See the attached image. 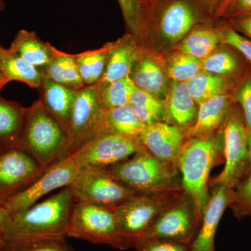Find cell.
<instances>
[{
  "label": "cell",
  "instance_id": "cell-1",
  "mask_svg": "<svg viewBox=\"0 0 251 251\" xmlns=\"http://www.w3.org/2000/svg\"><path fill=\"white\" fill-rule=\"evenodd\" d=\"M74 204V193L68 186L46 201L12 214L4 235V251H22L39 243L66 239Z\"/></svg>",
  "mask_w": 251,
  "mask_h": 251
},
{
  "label": "cell",
  "instance_id": "cell-2",
  "mask_svg": "<svg viewBox=\"0 0 251 251\" xmlns=\"http://www.w3.org/2000/svg\"><path fill=\"white\" fill-rule=\"evenodd\" d=\"M19 149L45 171L69 157L65 130L39 99L26 110Z\"/></svg>",
  "mask_w": 251,
  "mask_h": 251
},
{
  "label": "cell",
  "instance_id": "cell-3",
  "mask_svg": "<svg viewBox=\"0 0 251 251\" xmlns=\"http://www.w3.org/2000/svg\"><path fill=\"white\" fill-rule=\"evenodd\" d=\"M224 149V136L213 138L209 135L197 138L184 147L178 159L183 190L191 198L201 220L210 198L208 193L210 171L219 161Z\"/></svg>",
  "mask_w": 251,
  "mask_h": 251
},
{
  "label": "cell",
  "instance_id": "cell-4",
  "mask_svg": "<svg viewBox=\"0 0 251 251\" xmlns=\"http://www.w3.org/2000/svg\"><path fill=\"white\" fill-rule=\"evenodd\" d=\"M106 170L138 194L180 189L175 165L158 159L144 148Z\"/></svg>",
  "mask_w": 251,
  "mask_h": 251
},
{
  "label": "cell",
  "instance_id": "cell-5",
  "mask_svg": "<svg viewBox=\"0 0 251 251\" xmlns=\"http://www.w3.org/2000/svg\"><path fill=\"white\" fill-rule=\"evenodd\" d=\"M183 195L181 189L138 194L115 207L114 211L126 249H134L157 218Z\"/></svg>",
  "mask_w": 251,
  "mask_h": 251
},
{
  "label": "cell",
  "instance_id": "cell-6",
  "mask_svg": "<svg viewBox=\"0 0 251 251\" xmlns=\"http://www.w3.org/2000/svg\"><path fill=\"white\" fill-rule=\"evenodd\" d=\"M67 236L120 250L126 249L112 208L75 202L68 223Z\"/></svg>",
  "mask_w": 251,
  "mask_h": 251
},
{
  "label": "cell",
  "instance_id": "cell-7",
  "mask_svg": "<svg viewBox=\"0 0 251 251\" xmlns=\"http://www.w3.org/2000/svg\"><path fill=\"white\" fill-rule=\"evenodd\" d=\"M151 12L148 16L151 15L160 34L172 44L182 40L209 14L198 0H155L149 6Z\"/></svg>",
  "mask_w": 251,
  "mask_h": 251
},
{
  "label": "cell",
  "instance_id": "cell-8",
  "mask_svg": "<svg viewBox=\"0 0 251 251\" xmlns=\"http://www.w3.org/2000/svg\"><path fill=\"white\" fill-rule=\"evenodd\" d=\"M71 188L75 202L112 209L138 194L110 174L106 168L81 170Z\"/></svg>",
  "mask_w": 251,
  "mask_h": 251
},
{
  "label": "cell",
  "instance_id": "cell-9",
  "mask_svg": "<svg viewBox=\"0 0 251 251\" xmlns=\"http://www.w3.org/2000/svg\"><path fill=\"white\" fill-rule=\"evenodd\" d=\"M143 148L139 139L103 133L82 145L69 157L81 170L102 169L129 158Z\"/></svg>",
  "mask_w": 251,
  "mask_h": 251
},
{
  "label": "cell",
  "instance_id": "cell-10",
  "mask_svg": "<svg viewBox=\"0 0 251 251\" xmlns=\"http://www.w3.org/2000/svg\"><path fill=\"white\" fill-rule=\"evenodd\" d=\"M184 194L157 218L138 243L145 239H163L191 245L202 220L191 198Z\"/></svg>",
  "mask_w": 251,
  "mask_h": 251
},
{
  "label": "cell",
  "instance_id": "cell-11",
  "mask_svg": "<svg viewBox=\"0 0 251 251\" xmlns=\"http://www.w3.org/2000/svg\"><path fill=\"white\" fill-rule=\"evenodd\" d=\"M105 112L99 103L95 85L77 90L67 130L69 157L87 141L103 133Z\"/></svg>",
  "mask_w": 251,
  "mask_h": 251
},
{
  "label": "cell",
  "instance_id": "cell-12",
  "mask_svg": "<svg viewBox=\"0 0 251 251\" xmlns=\"http://www.w3.org/2000/svg\"><path fill=\"white\" fill-rule=\"evenodd\" d=\"M249 131L245 122L236 114L229 115L225 124L224 140L225 166L211 185H226L234 188L250 170Z\"/></svg>",
  "mask_w": 251,
  "mask_h": 251
},
{
  "label": "cell",
  "instance_id": "cell-13",
  "mask_svg": "<svg viewBox=\"0 0 251 251\" xmlns=\"http://www.w3.org/2000/svg\"><path fill=\"white\" fill-rule=\"evenodd\" d=\"M25 151L11 148L0 153V205L22 193L45 173Z\"/></svg>",
  "mask_w": 251,
  "mask_h": 251
},
{
  "label": "cell",
  "instance_id": "cell-14",
  "mask_svg": "<svg viewBox=\"0 0 251 251\" xmlns=\"http://www.w3.org/2000/svg\"><path fill=\"white\" fill-rule=\"evenodd\" d=\"M80 172L74 160L68 157L50 168L27 189L10 200L4 206L11 215L25 210L54 190L72 186Z\"/></svg>",
  "mask_w": 251,
  "mask_h": 251
},
{
  "label": "cell",
  "instance_id": "cell-15",
  "mask_svg": "<svg viewBox=\"0 0 251 251\" xmlns=\"http://www.w3.org/2000/svg\"><path fill=\"white\" fill-rule=\"evenodd\" d=\"M142 146L161 161L177 164L184 148V137L174 126L156 122L145 126L139 137Z\"/></svg>",
  "mask_w": 251,
  "mask_h": 251
},
{
  "label": "cell",
  "instance_id": "cell-16",
  "mask_svg": "<svg viewBox=\"0 0 251 251\" xmlns=\"http://www.w3.org/2000/svg\"><path fill=\"white\" fill-rule=\"evenodd\" d=\"M233 188L220 184L214 186L212 196L203 213L201 227L191 245V251H216L215 236L221 217L232 201Z\"/></svg>",
  "mask_w": 251,
  "mask_h": 251
},
{
  "label": "cell",
  "instance_id": "cell-17",
  "mask_svg": "<svg viewBox=\"0 0 251 251\" xmlns=\"http://www.w3.org/2000/svg\"><path fill=\"white\" fill-rule=\"evenodd\" d=\"M143 55L133 35L112 42L105 72L99 85H105L130 75L135 63Z\"/></svg>",
  "mask_w": 251,
  "mask_h": 251
},
{
  "label": "cell",
  "instance_id": "cell-18",
  "mask_svg": "<svg viewBox=\"0 0 251 251\" xmlns=\"http://www.w3.org/2000/svg\"><path fill=\"white\" fill-rule=\"evenodd\" d=\"M38 90L40 94L39 99L44 108L59 122L67 133L77 90L54 82L44 76Z\"/></svg>",
  "mask_w": 251,
  "mask_h": 251
},
{
  "label": "cell",
  "instance_id": "cell-19",
  "mask_svg": "<svg viewBox=\"0 0 251 251\" xmlns=\"http://www.w3.org/2000/svg\"><path fill=\"white\" fill-rule=\"evenodd\" d=\"M55 49L49 43L43 41L34 31L21 29L8 49L42 72L53 57Z\"/></svg>",
  "mask_w": 251,
  "mask_h": 251
},
{
  "label": "cell",
  "instance_id": "cell-20",
  "mask_svg": "<svg viewBox=\"0 0 251 251\" xmlns=\"http://www.w3.org/2000/svg\"><path fill=\"white\" fill-rule=\"evenodd\" d=\"M26 110L21 104L0 96V149L19 148Z\"/></svg>",
  "mask_w": 251,
  "mask_h": 251
},
{
  "label": "cell",
  "instance_id": "cell-21",
  "mask_svg": "<svg viewBox=\"0 0 251 251\" xmlns=\"http://www.w3.org/2000/svg\"><path fill=\"white\" fill-rule=\"evenodd\" d=\"M229 104V97L224 94L216 96L200 105L196 123L188 135L196 138H204L217 128L226 117Z\"/></svg>",
  "mask_w": 251,
  "mask_h": 251
},
{
  "label": "cell",
  "instance_id": "cell-22",
  "mask_svg": "<svg viewBox=\"0 0 251 251\" xmlns=\"http://www.w3.org/2000/svg\"><path fill=\"white\" fill-rule=\"evenodd\" d=\"M130 76L137 88L158 99L166 95L168 90L166 74L151 57H144L143 54L133 66Z\"/></svg>",
  "mask_w": 251,
  "mask_h": 251
},
{
  "label": "cell",
  "instance_id": "cell-23",
  "mask_svg": "<svg viewBox=\"0 0 251 251\" xmlns=\"http://www.w3.org/2000/svg\"><path fill=\"white\" fill-rule=\"evenodd\" d=\"M43 76L74 90L85 87L74 54L55 49L53 57L42 71Z\"/></svg>",
  "mask_w": 251,
  "mask_h": 251
},
{
  "label": "cell",
  "instance_id": "cell-24",
  "mask_svg": "<svg viewBox=\"0 0 251 251\" xmlns=\"http://www.w3.org/2000/svg\"><path fill=\"white\" fill-rule=\"evenodd\" d=\"M0 70L9 81H19L31 88L41 87L43 74L30 63L4 49L0 55Z\"/></svg>",
  "mask_w": 251,
  "mask_h": 251
},
{
  "label": "cell",
  "instance_id": "cell-25",
  "mask_svg": "<svg viewBox=\"0 0 251 251\" xmlns=\"http://www.w3.org/2000/svg\"><path fill=\"white\" fill-rule=\"evenodd\" d=\"M145 125L129 105L105 110L103 133H112L139 139Z\"/></svg>",
  "mask_w": 251,
  "mask_h": 251
},
{
  "label": "cell",
  "instance_id": "cell-26",
  "mask_svg": "<svg viewBox=\"0 0 251 251\" xmlns=\"http://www.w3.org/2000/svg\"><path fill=\"white\" fill-rule=\"evenodd\" d=\"M112 43L101 48L74 54L79 74L85 86L96 85L103 77Z\"/></svg>",
  "mask_w": 251,
  "mask_h": 251
},
{
  "label": "cell",
  "instance_id": "cell-27",
  "mask_svg": "<svg viewBox=\"0 0 251 251\" xmlns=\"http://www.w3.org/2000/svg\"><path fill=\"white\" fill-rule=\"evenodd\" d=\"M196 104L186 82L173 81L170 90L168 108L172 118L178 125L186 126L194 121L198 111Z\"/></svg>",
  "mask_w": 251,
  "mask_h": 251
},
{
  "label": "cell",
  "instance_id": "cell-28",
  "mask_svg": "<svg viewBox=\"0 0 251 251\" xmlns=\"http://www.w3.org/2000/svg\"><path fill=\"white\" fill-rule=\"evenodd\" d=\"M220 37L216 31L209 28H198L179 41L176 50L202 60L214 52Z\"/></svg>",
  "mask_w": 251,
  "mask_h": 251
},
{
  "label": "cell",
  "instance_id": "cell-29",
  "mask_svg": "<svg viewBox=\"0 0 251 251\" xmlns=\"http://www.w3.org/2000/svg\"><path fill=\"white\" fill-rule=\"evenodd\" d=\"M97 97L105 110L129 105L136 87L130 75L105 85L96 84Z\"/></svg>",
  "mask_w": 251,
  "mask_h": 251
},
{
  "label": "cell",
  "instance_id": "cell-30",
  "mask_svg": "<svg viewBox=\"0 0 251 251\" xmlns=\"http://www.w3.org/2000/svg\"><path fill=\"white\" fill-rule=\"evenodd\" d=\"M129 105L144 125L161 122L166 117L164 104L148 92L135 89L132 94Z\"/></svg>",
  "mask_w": 251,
  "mask_h": 251
},
{
  "label": "cell",
  "instance_id": "cell-31",
  "mask_svg": "<svg viewBox=\"0 0 251 251\" xmlns=\"http://www.w3.org/2000/svg\"><path fill=\"white\" fill-rule=\"evenodd\" d=\"M186 83L191 97L198 105L224 94L226 88L224 77L203 71Z\"/></svg>",
  "mask_w": 251,
  "mask_h": 251
},
{
  "label": "cell",
  "instance_id": "cell-32",
  "mask_svg": "<svg viewBox=\"0 0 251 251\" xmlns=\"http://www.w3.org/2000/svg\"><path fill=\"white\" fill-rule=\"evenodd\" d=\"M127 27L133 36H142L148 26L146 0H117Z\"/></svg>",
  "mask_w": 251,
  "mask_h": 251
},
{
  "label": "cell",
  "instance_id": "cell-33",
  "mask_svg": "<svg viewBox=\"0 0 251 251\" xmlns=\"http://www.w3.org/2000/svg\"><path fill=\"white\" fill-rule=\"evenodd\" d=\"M167 74L175 82H186L202 71L201 59L176 52L166 61Z\"/></svg>",
  "mask_w": 251,
  "mask_h": 251
},
{
  "label": "cell",
  "instance_id": "cell-34",
  "mask_svg": "<svg viewBox=\"0 0 251 251\" xmlns=\"http://www.w3.org/2000/svg\"><path fill=\"white\" fill-rule=\"evenodd\" d=\"M229 206L238 219L251 216V169L234 186Z\"/></svg>",
  "mask_w": 251,
  "mask_h": 251
},
{
  "label": "cell",
  "instance_id": "cell-35",
  "mask_svg": "<svg viewBox=\"0 0 251 251\" xmlns=\"http://www.w3.org/2000/svg\"><path fill=\"white\" fill-rule=\"evenodd\" d=\"M237 59L227 51L221 50L213 52L201 60L202 71L214 75H228L237 70Z\"/></svg>",
  "mask_w": 251,
  "mask_h": 251
},
{
  "label": "cell",
  "instance_id": "cell-36",
  "mask_svg": "<svg viewBox=\"0 0 251 251\" xmlns=\"http://www.w3.org/2000/svg\"><path fill=\"white\" fill-rule=\"evenodd\" d=\"M135 251H191V246L163 239H145L136 244Z\"/></svg>",
  "mask_w": 251,
  "mask_h": 251
},
{
  "label": "cell",
  "instance_id": "cell-37",
  "mask_svg": "<svg viewBox=\"0 0 251 251\" xmlns=\"http://www.w3.org/2000/svg\"><path fill=\"white\" fill-rule=\"evenodd\" d=\"M235 99L242 105L244 122L248 131H251V77L243 82L235 94Z\"/></svg>",
  "mask_w": 251,
  "mask_h": 251
},
{
  "label": "cell",
  "instance_id": "cell-38",
  "mask_svg": "<svg viewBox=\"0 0 251 251\" xmlns=\"http://www.w3.org/2000/svg\"><path fill=\"white\" fill-rule=\"evenodd\" d=\"M223 37L225 44L237 49L251 62V41L232 29L225 31Z\"/></svg>",
  "mask_w": 251,
  "mask_h": 251
},
{
  "label": "cell",
  "instance_id": "cell-39",
  "mask_svg": "<svg viewBox=\"0 0 251 251\" xmlns=\"http://www.w3.org/2000/svg\"><path fill=\"white\" fill-rule=\"evenodd\" d=\"M22 251H75L65 239H54L34 244Z\"/></svg>",
  "mask_w": 251,
  "mask_h": 251
},
{
  "label": "cell",
  "instance_id": "cell-40",
  "mask_svg": "<svg viewBox=\"0 0 251 251\" xmlns=\"http://www.w3.org/2000/svg\"><path fill=\"white\" fill-rule=\"evenodd\" d=\"M11 222V214L4 206L0 205V251H4V235Z\"/></svg>",
  "mask_w": 251,
  "mask_h": 251
},
{
  "label": "cell",
  "instance_id": "cell-41",
  "mask_svg": "<svg viewBox=\"0 0 251 251\" xmlns=\"http://www.w3.org/2000/svg\"><path fill=\"white\" fill-rule=\"evenodd\" d=\"M229 5L232 14L243 15L251 13V0H233Z\"/></svg>",
  "mask_w": 251,
  "mask_h": 251
},
{
  "label": "cell",
  "instance_id": "cell-42",
  "mask_svg": "<svg viewBox=\"0 0 251 251\" xmlns=\"http://www.w3.org/2000/svg\"><path fill=\"white\" fill-rule=\"evenodd\" d=\"M198 1L209 14H212L214 11L221 10L224 2V0H198Z\"/></svg>",
  "mask_w": 251,
  "mask_h": 251
},
{
  "label": "cell",
  "instance_id": "cell-43",
  "mask_svg": "<svg viewBox=\"0 0 251 251\" xmlns=\"http://www.w3.org/2000/svg\"><path fill=\"white\" fill-rule=\"evenodd\" d=\"M243 17L239 20V26L241 29L251 39V13L243 14Z\"/></svg>",
  "mask_w": 251,
  "mask_h": 251
},
{
  "label": "cell",
  "instance_id": "cell-44",
  "mask_svg": "<svg viewBox=\"0 0 251 251\" xmlns=\"http://www.w3.org/2000/svg\"><path fill=\"white\" fill-rule=\"evenodd\" d=\"M8 83H9V81L7 80V79L4 76V74H3L2 72L0 70V92L2 90L5 85H7Z\"/></svg>",
  "mask_w": 251,
  "mask_h": 251
},
{
  "label": "cell",
  "instance_id": "cell-45",
  "mask_svg": "<svg viewBox=\"0 0 251 251\" xmlns=\"http://www.w3.org/2000/svg\"><path fill=\"white\" fill-rule=\"evenodd\" d=\"M248 143H249V154H250V163H251V167L250 169H251V131L249 133V138H248Z\"/></svg>",
  "mask_w": 251,
  "mask_h": 251
},
{
  "label": "cell",
  "instance_id": "cell-46",
  "mask_svg": "<svg viewBox=\"0 0 251 251\" xmlns=\"http://www.w3.org/2000/svg\"><path fill=\"white\" fill-rule=\"evenodd\" d=\"M5 9H6V4H5V1L4 0H0V12L4 11Z\"/></svg>",
  "mask_w": 251,
  "mask_h": 251
},
{
  "label": "cell",
  "instance_id": "cell-47",
  "mask_svg": "<svg viewBox=\"0 0 251 251\" xmlns=\"http://www.w3.org/2000/svg\"><path fill=\"white\" fill-rule=\"evenodd\" d=\"M232 1H233V0H224V4H223V6L221 9H225V8L227 7V6L229 4V3L232 2Z\"/></svg>",
  "mask_w": 251,
  "mask_h": 251
},
{
  "label": "cell",
  "instance_id": "cell-48",
  "mask_svg": "<svg viewBox=\"0 0 251 251\" xmlns=\"http://www.w3.org/2000/svg\"><path fill=\"white\" fill-rule=\"evenodd\" d=\"M155 0H146L147 4H148V6L149 8V6H150V4H151V3L153 2Z\"/></svg>",
  "mask_w": 251,
  "mask_h": 251
},
{
  "label": "cell",
  "instance_id": "cell-49",
  "mask_svg": "<svg viewBox=\"0 0 251 251\" xmlns=\"http://www.w3.org/2000/svg\"><path fill=\"white\" fill-rule=\"evenodd\" d=\"M4 48H3L2 46L0 45V55H1V53H2L3 50H4Z\"/></svg>",
  "mask_w": 251,
  "mask_h": 251
},
{
  "label": "cell",
  "instance_id": "cell-50",
  "mask_svg": "<svg viewBox=\"0 0 251 251\" xmlns=\"http://www.w3.org/2000/svg\"><path fill=\"white\" fill-rule=\"evenodd\" d=\"M3 151V150H1V149H0V153H1V151Z\"/></svg>",
  "mask_w": 251,
  "mask_h": 251
}]
</instances>
